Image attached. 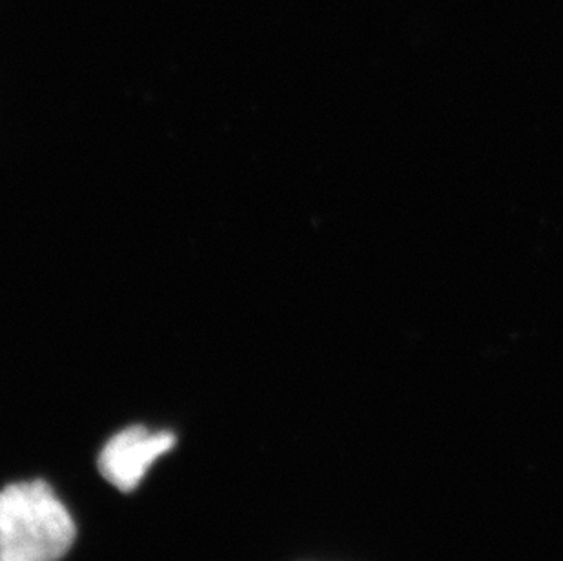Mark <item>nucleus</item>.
Here are the masks:
<instances>
[{"label":"nucleus","instance_id":"1","mask_svg":"<svg viewBox=\"0 0 563 561\" xmlns=\"http://www.w3.org/2000/svg\"><path fill=\"white\" fill-rule=\"evenodd\" d=\"M74 540V519L48 483L0 491V561H59Z\"/></svg>","mask_w":563,"mask_h":561},{"label":"nucleus","instance_id":"2","mask_svg":"<svg viewBox=\"0 0 563 561\" xmlns=\"http://www.w3.org/2000/svg\"><path fill=\"white\" fill-rule=\"evenodd\" d=\"M172 432H150L144 427H128L113 436L99 455V471L113 487L132 493L143 482L150 466L176 447Z\"/></svg>","mask_w":563,"mask_h":561}]
</instances>
